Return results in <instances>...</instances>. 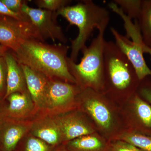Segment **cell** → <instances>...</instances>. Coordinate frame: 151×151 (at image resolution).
<instances>
[{
  "label": "cell",
  "instance_id": "6da1fadb",
  "mask_svg": "<svg viewBox=\"0 0 151 151\" xmlns=\"http://www.w3.org/2000/svg\"><path fill=\"white\" fill-rule=\"evenodd\" d=\"M69 48L62 43L50 45L39 40L32 39L23 42L12 54L20 64L49 78L76 84L68 66Z\"/></svg>",
  "mask_w": 151,
  "mask_h": 151
},
{
  "label": "cell",
  "instance_id": "7a4b0ae2",
  "mask_svg": "<svg viewBox=\"0 0 151 151\" xmlns=\"http://www.w3.org/2000/svg\"><path fill=\"white\" fill-rule=\"evenodd\" d=\"M71 25L78 29L75 39L71 40L70 58L76 63L80 51L86 46V42L93 30L106 28L110 20V14L107 9L97 5L91 0H84L73 6H68L56 12Z\"/></svg>",
  "mask_w": 151,
  "mask_h": 151
},
{
  "label": "cell",
  "instance_id": "3957f363",
  "mask_svg": "<svg viewBox=\"0 0 151 151\" xmlns=\"http://www.w3.org/2000/svg\"><path fill=\"white\" fill-rule=\"evenodd\" d=\"M105 29L102 28L98 30V35L89 46H85L81 50L83 56L79 63H76L68 58L69 71L81 89L91 88L97 90L103 88Z\"/></svg>",
  "mask_w": 151,
  "mask_h": 151
},
{
  "label": "cell",
  "instance_id": "277c9868",
  "mask_svg": "<svg viewBox=\"0 0 151 151\" xmlns=\"http://www.w3.org/2000/svg\"><path fill=\"white\" fill-rule=\"evenodd\" d=\"M104 60V79L107 78L112 90L134 91L141 81L132 63L114 42L105 41Z\"/></svg>",
  "mask_w": 151,
  "mask_h": 151
},
{
  "label": "cell",
  "instance_id": "5b68a950",
  "mask_svg": "<svg viewBox=\"0 0 151 151\" xmlns=\"http://www.w3.org/2000/svg\"><path fill=\"white\" fill-rule=\"evenodd\" d=\"M32 39L45 41L31 22L0 15V45L15 52L23 42Z\"/></svg>",
  "mask_w": 151,
  "mask_h": 151
},
{
  "label": "cell",
  "instance_id": "8992f818",
  "mask_svg": "<svg viewBox=\"0 0 151 151\" xmlns=\"http://www.w3.org/2000/svg\"><path fill=\"white\" fill-rule=\"evenodd\" d=\"M27 3L23 6L22 12L27 16L43 39H50L53 42L57 41L63 44L67 43V37L58 24L56 12L31 7Z\"/></svg>",
  "mask_w": 151,
  "mask_h": 151
},
{
  "label": "cell",
  "instance_id": "52a82bcc",
  "mask_svg": "<svg viewBox=\"0 0 151 151\" xmlns=\"http://www.w3.org/2000/svg\"><path fill=\"white\" fill-rule=\"evenodd\" d=\"M81 89L78 85L50 78L47 87L43 108L57 111L64 108L73 102Z\"/></svg>",
  "mask_w": 151,
  "mask_h": 151
},
{
  "label": "cell",
  "instance_id": "ba28073f",
  "mask_svg": "<svg viewBox=\"0 0 151 151\" xmlns=\"http://www.w3.org/2000/svg\"><path fill=\"white\" fill-rule=\"evenodd\" d=\"M111 31L115 40V43L132 63L140 81L151 75V70L147 65L144 57L142 45L140 43L130 40L115 29L111 28Z\"/></svg>",
  "mask_w": 151,
  "mask_h": 151
},
{
  "label": "cell",
  "instance_id": "9c48e42d",
  "mask_svg": "<svg viewBox=\"0 0 151 151\" xmlns=\"http://www.w3.org/2000/svg\"><path fill=\"white\" fill-rule=\"evenodd\" d=\"M32 124L6 118L0 124L1 151H14Z\"/></svg>",
  "mask_w": 151,
  "mask_h": 151
},
{
  "label": "cell",
  "instance_id": "30bf717a",
  "mask_svg": "<svg viewBox=\"0 0 151 151\" xmlns=\"http://www.w3.org/2000/svg\"><path fill=\"white\" fill-rule=\"evenodd\" d=\"M81 92L84 99V107L94 121L104 129H109L113 124L110 110L99 98L94 89L86 88Z\"/></svg>",
  "mask_w": 151,
  "mask_h": 151
},
{
  "label": "cell",
  "instance_id": "8fae6325",
  "mask_svg": "<svg viewBox=\"0 0 151 151\" xmlns=\"http://www.w3.org/2000/svg\"><path fill=\"white\" fill-rule=\"evenodd\" d=\"M53 117L61 131L63 142H67L94 132L92 127L76 114H65Z\"/></svg>",
  "mask_w": 151,
  "mask_h": 151
},
{
  "label": "cell",
  "instance_id": "7c38bea8",
  "mask_svg": "<svg viewBox=\"0 0 151 151\" xmlns=\"http://www.w3.org/2000/svg\"><path fill=\"white\" fill-rule=\"evenodd\" d=\"M24 73L27 86L36 108H43L45 93L50 78L42 73L21 65Z\"/></svg>",
  "mask_w": 151,
  "mask_h": 151
},
{
  "label": "cell",
  "instance_id": "4fadbf2b",
  "mask_svg": "<svg viewBox=\"0 0 151 151\" xmlns=\"http://www.w3.org/2000/svg\"><path fill=\"white\" fill-rule=\"evenodd\" d=\"M30 131L33 136L53 147L63 142L61 131L53 116L37 120L32 124Z\"/></svg>",
  "mask_w": 151,
  "mask_h": 151
},
{
  "label": "cell",
  "instance_id": "5bb4252c",
  "mask_svg": "<svg viewBox=\"0 0 151 151\" xmlns=\"http://www.w3.org/2000/svg\"><path fill=\"white\" fill-rule=\"evenodd\" d=\"M7 65L6 90L4 100L16 92L29 93L21 65L13 55L7 52L4 55Z\"/></svg>",
  "mask_w": 151,
  "mask_h": 151
},
{
  "label": "cell",
  "instance_id": "9a60e30c",
  "mask_svg": "<svg viewBox=\"0 0 151 151\" xmlns=\"http://www.w3.org/2000/svg\"><path fill=\"white\" fill-rule=\"evenodd\" d=\"M6 100L8 102L5 110L6 118L10 119L20 120L27 116L34 105L29 93L16 92Z\"/></svg>",
  "mask_w": 151,
  "mask_h": 151
},
{
  "label": "cell",
  "instance_id": "2e32d148",
  "mask_svg": "<svg viewBox=\"0 0 151 151\" xmlns=\"http://www.w3.org/2000/svg\"><path fill=\"white\" fill-rule=\"evenodd\" d=\"M65 146L68 151H112L111 144L93 134L67 142Z\"/></svg>",
  "mask_w": 151,
  "mask_h": 151
},
{
  "label": "cell",
  "instance_id": "e0dca14e",
  "mask_svg": "<svg viewBox=\"0 0 151 151\" xmlns=\"http://www.w3.org/2000/svg\"><path fill=\"white\" fill-rule=\"evenodd\" d=\"M133 109L137 122V132L151 135V105L139 95H134Z\"/></svg>",
  "mask_w": 151,
  "mask_h": 151
},
{
  "label": "cell",
  "instance_id": "ac0fdd59",
  "mask_svg": "<svg viewBox=\"0 0 151 151\" xmlns=\"http://www.w3.org/2000/svg\"><path fill=\"white\" fill-rule=\"evenodd\" d=\"M136 20L144 43L151 48V0L142 1L140 13Z\"/></svg>",
  "mask_w": 151,
  "mask_h": 151
},
{
  "label": "cell",
  "instance_id": "d6986e66",
  "mask_svg": "<svg viewBox=\"0 0 151 151\" xmlns=\"http://www.w3.org/2000/svg\"><path fill=\"white\" fill-rule=\"evenodd\" d=\"M119 140L131 144L146 151H151V135L137 131L124 133Z\"/></svg>",
  "mask_w": 151,
  "mask_h": 151
},
{
  "label": "cell",
  "instance_id": "ffe728a7",
  "mask_svg": "<svg viewBox=\"0 0 151 151\" xmlns=\"http://www.w3.org/2000/svg\"><path fill=\"white\" fill-rule=\"evenodd\" d=\"M142 1L141 0H115L113 2L121 8L130 19L137 20L140 13Z\"/></svg>",
  "mask_w": 151,
  "mask_h": 151
},
{
  "label": "cell",
  "instance_id": "44dd1931",
  "mask_svg": "<svg viewBox=\"0 0 151 151\" xmlns=\"http://www.w3.org/2000/svg\"><path fill=\"white\" fill-rule=\"evenodd\" d=\"M38 8L57 12L60 9L69 6V0H35L33 1Z\"/></svg>",
  "mask_w": 151,
  "mask_h": 151
},
{
  "label": "cell",
  "instance_id": "7402d4cb",
  "mask_svg": "<svg viewBox=\"0 0 151 151\" xmlns=\"http://www.w3.org/2000/svg\"><path fill=\"white\" fill-rule=\"evenodd\" d=\"M54 147L36 137H29L26 141L23 151H54Z\"/></svg>",
  "mask_w": 151,
  "mask_h": 151
},
{
  "label": "cell",
  "instance_id": "603a6c76",
  "mask_svg": "<svg viewBox=\"0 0 151 151\" xmlns=\"http://www.w3.org/2000/svg\"><path fill=\"white\" fill-rule=\"evenodd\" d=\"M7 65L4 56L0 57V98L4 99L6 90Z\"/></svg>",
  "mask_w": 151,
  "mask_h": 151
},
{
  "label": "cell",
  "instance_id": "cb8c5ba5",
  "mask_svg": "<svg viewBox=\"0 0 151 151\" xmlns=\"http://www.w3.org/2000/svg\"><path fill=\"white\" fill-rule=\"evenodd\" d=\"M0 15L10 17L19 20L30 21L24 13H16L11 11L0 0Z\"/></svg>",
  "mask_w": 151,
  "mask_h": 151
},
{
  "label": "cell",
  "instance_id": "d4e9b609",
  "mask_svg": "<svg viewBox=\"0 0 151 151\" xmlns=\"http://www.w3.org/2000/svg\"><path fill=\"white\" fill-rule=\"evenodd\" d=\"M111 146L112 151H146L120 140L111 143Z\"/></svg>",
  "mask_w": 151,
  "mask_h": 151
},
{
  "label": "cell",
  "instance_id": "484cf974",
  "mask_svg": "<svg viewBox=\"0 0 151 151\" xmlns=\"http://www.w3.org/2000/svg\"><path fill=\"white\" fill-rule=\"evenodd\" d=\"M10 10L16 13H22V9L29 1L24 0H1Z\"/></svg>",
  "mask_w": 151,
  "mask_h": 151
},
{
  "label": "cell",
  "instance_id": "4316f807",
  "mask_svg": "<svg viewBox=\"0 0 151 151\" xmlns=\"http://www.w3.org/2000/svg\"><path fill=\"white\" fill-rule=\"evenodd\" d=\"M139 93L141 96L151 105V87L147 85L142 86L140 89Z\"/></svg>",
  "mask_w": 151,
  "mask_h": 151
},
{
  "label": "cell",
  "instance_id": "83f0119b",
  "mask_svg": "<svg viewBox=\"0 0 151 151\" xmlns=\"http://www.w3.org/2000/svg\"><path fill=\"white\" fill-rule=\"evenodd\" d=\"M0 101H1V100H0ZM5 107L6 105H2L0 101V124L6 118L5 112Z\"/></svg>",
  "mask_w": 151,
  "mask_h": 151
},
{
  "label": "cell",
  "instance_id": "f1b7e54d",
  "mask_svg": "<svg viewBox=\"0 0 151 151\" xmlns=\"http://www.w3.org/2000/svg\"><path fill=\"white\" fill-rule=\"evenodd\" d=\"M9 50L7 47L0 45V57L4 56Z\"/></svg>",
  "mask_w": 151,
  "mask_h": 151
},
{
  "label": "cell",
  "instance_id": "f546056e",
  "mask_svg": "<svg viewBox=\"0 0 151 151\" xmlns=\"http://www.w3.org/2000/svg\"><path fill=\"white\" fill-rule=\"evenodd\" d=\"M142 49L143 51L144 52V53H148L150 55V56L151 57V47H149L147 46L144 43L142 45Z\"/></svg>",
  "mask_w": 151,
  "mask_h": 151
},
{
  "label": "cell",
  "instance_id": "4dcf8cb0",
  "mask_svg": "<svg viewBox=\"0 0 151 151\" xmlns=\"http://www.w3.org/2000/svg\"><path fill=\"white\" fill-rule=\"evenodd\" d=\"M54 151H68L65 146H60L58 147Z\"/></svg>",
  "mask_w": 151,
  "mask_h": 151
},
{
  "label": "cell",
  "instance_id": "1f68e13d",
  "mask_svg": "<svg viewBox=\"0 0 151 151\" xmlns=\"http://www.w3.org/2000/svg\"><path fill=\"white\" fill-rule=\"evenodd\" d=\"M0 151H1V143H0Z\"/></svg>",
  "mask_w": 151,
  "mask_h": 151
}]
</instances>
